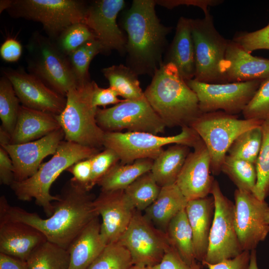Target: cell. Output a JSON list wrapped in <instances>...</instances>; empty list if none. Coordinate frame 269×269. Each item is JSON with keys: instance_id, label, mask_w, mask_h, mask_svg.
Returning <instances> with one entry per match:
<instances>
[{"instance_id": "obj_1", "label": "cell", "mask_w": 269, "mask_h": 269, "mask_svg": "<svg viewBox=\"0 0 269 269\" xmlns=\"http://www.w3.org/2000/svg\"><path fill=\"white\" fill-rule=\"evenodd\" d=\"M53 202L54 210L47 218L9 205L0 198V222L16 221L28 224L40 231L48 241L67 250L74 239L95 217V196L85 187L70 179Z\"/></svg>"}, {"instance_id": "obj_2", "label": "cell", "mask_w": 269, "mask_h": 269, "mask_svg": "<svg viewBox=\"0 0 269 269\" xmlns=\"http://www.w3.org/2000/svg\"><path fill=\"white\" fill-rule=\"evenodd\" d=\"M156 1L134 0L122 17L120 27L127 34V66L138 75L152 77L163 64L167 36L172 27L160 22L156 15Z\"/></svg>"}, {"instance_id": "obj_3", "label": "cell", "mask_w": 269, "mask_h": 269, "mask_svg": "<svg viewBox=\"0 0 269 269\" xmlns=\"http://www.w3.org/2000/svg\"><path fill=\"white\" fill-rule=\"evenodd\" d=\"M166 127H190L202 113L197 97L172 63H163L144 91Z\"/></svg>"}, {"instance_id": "obj_4", "label": "cell", "mask_w": 269, "mask_h": 269, "mask_svg": "<svg viewBox=\"0 0 269 269\" xmlns=\"http://www.w3.org/2000/svg\"><path fill=\"white\" fill-rule=\"evenodd\" d=\"M99 152V149L64 139L51 159L42 163L33 175L21 181H14L10 187L17 199L23 201L34 199L35 204L43 209L47 217H49L54 212L53 202L59 199L58 195L50 194L53 183L72 165L90 158Z\"/></svg>"}, {"instance_id": "obj_5", "label": "cell", "mask_w": 269, "mask_h": 269, "mask_svg": "<svg viewBox=\"0 0 269 269\" xmlns=\"http://www.w3.org/2000/svg\"><path fill=\"white\" fill-rule=\"evenodd\" d=\"M93 81L79 84L66 95L62 112L55 115L64 134V139L100 149L104 146L105 132L96 121L98 108L92 102Z\"/></svg>"}, {"instance_id": "obj_6", "label": "cell", "mask_w": 269, "mask_h": 269, "mask_svg": "<svg viewBox=\"0 0 269 269\" xmlns=\"http://www.w3.org/2000/svg\"><path fill=\"white\" fill-rule=\"evenodd\" d=\"M264 121L240 119L238 115L228 114L222 111L202 113L190 125L205 144L211 159L210 170L218 175L235 139L243 133L261 126Z\"/></svg>"}, {"instance_id": "obj_7", "label": "cell", "mask_w": 269, "mask_h": 269, "mask_svg": "<svg viewBox=\"0 0 269 269\" xmlns=\"http://www.w3.org/2000/svg\"><path fill=\"white\" fill-rule=\"evenodd\" d=\"M26 47L29 72L51 89L66 97L71 88L79 84L68 57L51 39L36 32Z\"/></svg>"}, {"instance_id": "obj_8", "label": "cell", "mask_w": 269, "mask_h": 269, "mask_svg": "<svg viewBox=\"0 0 269 269\" xmlns=\"http://www.w3.org/2000/svg\"><path fill=\"white\" fill-rule=\"evenodd\" d=\"M176 135L161 136L145 132L105 133L103 145L115 151L123 164L144 158L155 159L165 145L181 144L193 147L200 137L190 127L181 128Z\"/></svg>"}, {"instance_id": "obj_9", "label": "cell", "mask_w": 269, "mask_h": 269, "mask_svg": "<svg viewBox=\"0 0 269 269\" xmlns=\"http://www.w3.org/2000/svg\"><path fill=\"white\" fill-rule=\"evenodd\" d=\"M88 4L77 0H14L7 10L12 16L41 23L50 39L83 22Z\"/></svg>"}, {"instance_id": "obj_10", "label": "cell", "mask_w": 269, "mask_h": 269, "mask_svg": "<svg viewBox=\"0 0 269 269\" xmlns=\"http://www.w3.org/2000/svg\"><path fill=\"white\" fill-rule=\"evenodd\" d=\"M190 21L195 62L193 79L206 83H225L220 66L229 40L218 31L210 13L203 18H191Z\"/></svg>"}, {"instance_id": "obj_11", "label": "cell", "mask_w": 269, "mask_h": 269, "mask_svg": "<svg viewBox=\"0 0 269 269\" xmlns=\"http://www.w3.org/2000/svg\"><path fill=\"white\" fill-rule=\"evenodd\" d=\"M96 121L105 132H145L158 134L165 126L143 97L136 100H123L114 106L98 108Z\"/></svg>"}, {"instance_id": "obj_12", "label": "cell", "mask_w": 269, "mask_h": 269, "mask_svg": "<svg viewBox=\"0 0 269 269\" xmlns=\"http://www.w3.org/2000/svg\"><path fill=\"white\" fill-rule=\"evenodd\" d=\"M118 241L129 251L133 265L139 267L157 265L171 247L166 233L137 210Z\"/></svg>"}, {"instance_id": "obj_13", "label": "cell", "mask_w": 269, "mask_h": 269, "mask_svg": "<svg viewBox=\"0 0 269 269\" xmlns=\"http://www.w3.org/2000/svg\"><path fill=\"white\" fill-rule=\"evenodd\" d=\"M211 194L214 200V214L207 253L201 263H217L234 258L243 251L235 226L234 203L223 194L216 180Z\"/></svg>"}, {"instance_id": "obj_14", "label": "cell", "mask_w": 269, "mask_h": 269, "mask_svg": "<svg viewBox=\"0 0 269 269\" xmlns=\"http://www.w3.org/2000/svg\"><path fill=\"white\" fill-rule=\"evenodd\" d=\"M262 81L213 84L191 79L186 82L196 94L202 113L222 111L238 115L252 100Z\"/></svg>"}, {"instance_id": "obj_15", "label": "cell", "mask_w": 269, "mask_h": 269, "mask_svg": "<svg viewBox=\"0 0 269 269\" xmlns=\"http://www.w3.org/2000/svg\"><path fill=\"white\" fill-rule=\"evenodd\" d=\"M125 4L124 0H98L87 5L83 22L93 33L102 54L126 53L127 38L117 20Z\"/></svg>"}, {"instance_id": "obj_16", "label": "cell", "mask_w": 269, "mask_h": 269, "mask_svg": "<svg viewBox=\"0 0 269 269\" xmlns=\"http://www.w3.org/2000/svg\"><path fill=\"white\" fill-rule=\"evenodd\" d=\"M234 222L237 236L244 251L255 250L269 233L265 215L269 209L265 200L253 193L237 189L234 192Z\"/></svg>"}, {"instance_id": "obj_17", "label": "cell", "mask_w": 269, "mask_h": 269, "mask_svg": "<svg viewBox=\"0 0 269 269\" xmlns=\"http://www.w3.org/2000/svg\"><path fill=\"white\" fill-rule=\"evenodd\" d=\"M3 72L22 106L54 115L60 114L64 109L66 97L51 89L35 75L22 70L7 69Z\"/></svg>"}, {"instance_id": "obj_18", "label": "cell", "mask_w": 269, "mask_h": 269, "mask_svg": "<svg viewBox=\"0 0 269 269\" xmlns=\"http://www.w3.org/2000/svg\"><path fill=\"white\" fill-rule=\"evenodd\" d=\"M94 205L102 218L101 233L106 244L118 241L136 210L124 190L101 191Z\"/></svg>"}, {"instance_id": "obj_19", "label": "cell", "mask_w": 269, "mask_h": 269, "mask_svg": "<svg viewBox=\"0 0 269 269\" xmlns=\"http://www.w3.org/2000/svg\"><path fill=\"white\" fill-rule=\"evenodd\" d=\"M64 138V134L60 128L34 141L0 146L6 150L12 161L14 181H21L33 175L44 158L56 152Z\"/></svg>"}, {"instance_id": "obj_20", "label": "cell", "mask_w": 269, "mask_h": 269, "mask_svg": "<svg viewBox=\"0 0 269 269\" xmlns=\"http://www.w3.org/2000/svg\"><path fill=\"white\" fill-rule=\"evenodd\" d=\"M193 148L175 183L188 201L208 196L215 181L210 175V156L201 138Z\"/></svg>"}, {"instance_id": "obj_21", "label": "cell", "mask_w": 269, "mask_h": 269, "mask_svg": "<svg viewBox=\"0 0 269 269\" xmlns=\"http://www.w3.org/2000/svg\"><path fill=\"white\" fill-rule=\"evenodd\" d=\"M220 71L225 83L264 81L269 78V59L253 56L229 40Z\"/></svg>"}, {"instance_id": "obj_22", "label": "cell", "mask_w": 269, "mask_h": 269, "mask_svg": "<svg viewBox=\"0 0 269 269\" xmlns=\"http://www.w3.org/2000/svg\"><path fill=\"white\" fill-rule=\"evenodd\" d=\"M45 236L33 227L20 222H0V253L27 261Z\"/></svg>"}, {"instance_id": "obj_23", "label": "cell", "mask_w": 269, "mask_h": 269, "mask_svg": "<svg viewBox=\"0 0 269 269\" xmlns=\"http://www.w3.org/2000/svg\"><path fill=\"white\" fill-rule=\"evenodd\" d=\"M191 18L181 16L177 23L173 39L167 49L163 63H172L186 81L194 79L195 62Z\"/></svg>"}, {"instance_id": "obj_24", "label": "cell", "mask_w": 269, "mask_h": 269, "mask_svg": "<svg viewBox=\"0 0 269 269\" xmlns=\"http://www.w3.org/2000/svg\"><path fill=\"white\" fill-rule=\"evenodd\" d=\"M215 209L213 197L189 200L185 211L190 225L196 260L201 263L208 250L209 234Z\"/></svg>"}, {"instance_id": "obj_25", "label": "cell", "mask_w": 269, "mask_h": 269, "mask_svg": "<svg viewBox=\"0 0 269 269\" xmlns=\"http://www.w3.org/2000/svg\"><path fill=\"white\" fill-rule=\"evenodd\" d=\"M61 128L55 116L20 106L9 144H20L38 139Z\"/></svg>"}, {"instance_id": "obj_26", "label": "cell", "mask_w": 269, "mask_h": 269, "mask_svg": "<svg viewBox=\"0 0 269 269\" xmlns=\"http://www.w3.org/2000/svg\"><path fill=\"white\" fill-rule=\"evenodd\" d=\"M107 245L101 235L98 216L85 227L68 248V269H88Z\"/></svg>"}, {"instance_id": "obj_27", "label": "cell", "mask_w": 269, "mask_h": 269, "mask_svg": "<svg viewBox=\"0 0 269 269\" xmlns=\"http://www.w3.org/2000/svg\"><path fill=\"white\" fill-rule=\"evenodd\" d=\"M188 200L176 184L161 187L156 200L144 211V216L158 229L166 232L171 220L185 209Z\"/></svg>"}, {"instance_id": "obj_28", "label": "cell", "mask_w": 269, "mask_h": 269, "mask_svg": "<svg viewBox=\"0 0 269 269\" xmlns=\"http://www.w3.org/2000/svg\"><path fill=\"white\" fill-rule=\"evenodd\" d=\"M190 152L189 146L173 144L153 160L150 171L160 187L175 184Z\"/></svg>"}, {"instance_id": "obj_29", "label": "cell", "mask_w": 269, "mask_h": 269, "mask_svg": "<svg viewBox=\"0 0 269 269\" xmlns=\"http://www.w3.org/2000/svg\"><path fill=\"white\" fill-rule=\"evenodd\" d=\"M153 160L140 159L132 163L114 165L98 182L101 191L124 190L142 175L151 171Z\"/></svg>"}, {"instance_id": "obj_30", "label": "cell", "mask_w": 269, "mask_h": 269, "mask_svg": "<svg viewBox=\"0 0 269 269\" xmlns=\"http://www.w3.org/2000/svg\"><path fill=\"white\" fill-rule=\"evenodd\" d=\"M166 234L171 246L188 264L197 262L193 235L185 209L179 212L169 222Z\"/></svg>"}, {"instance_id": "obj_31", "label": "cell", "mask_w": 269, "mask_h": 269, "mask_svg": "<svg viewBox=\"0 0 269 269\" xmlns=\"http://www.w3.org/2000/svg\"><path fill=\"white\" fill-rule=\"evenodd\" d=\"M110 87L125 100H136L144 96L140 87L138 75L123 64L114 65L102 69Z\"/></svg>"}, {"instance_id": "obj_32", "label": "cell", "mask_w": 269, "mask_h": 269, "mask_svg": "<svg viewBox=\"0 0 269 269\" xmlns=\"http://www.w3.org/2000/svg\"><path fill=\"white\" fill-rule=\"evenodd\" d=\"M29 269H68L67 250L46 241L36 248L27 260Z\"/></svg>"}, {"instance_id": "obj_33", "label": "cell", "mask_w": 269, "mask_h": 269, "mask_svg": "<svg viewBox=\"0 0 269 269\" xmlns=\"http://www.w3.org/2000/svg\"><path fill=\"white\" fill-rule=\"evenodd\" d=\"M161 188L149 171L139 177L124 191L135 209L141 212L156 200Z\"/></svg>"}, {"instance_id": "obj_34", "label": "cell", "mask_w": 269, "mask_h": 269, "mask_svg": "<svg viewBox=\"0 0 269 269\" xmlns=\"http://www.w3.org/2000/svg\"><path fill=\"white\" fill-rule=\"evenodd\" d=\"M237 189L253 192L257 179L256 164L227 154L221 167Z\"/></svg>"}, {"instance_id": "obj_35", "label": "cell", "mask_w": 269, "mask_h": 269, "mask_svg": "<svg viewBox=\"0 0 269 269\" xmlns=\"http://www.w3.org/2000/svg\"><path fill=\"white\" fill-rule=\"evenodd\" d=\"M262 137L261 126L249 130L235 139L227 151V155L256 164Z\"/></svg>"}, {"instance_id": "obj_36", "label": "cell", "mask_w": 269, "mask_h": 269, "mask_svg": "<svg viewBox=\"0 0 269 269\" xmlns=\"http://www.w3.org/2000/svg\"><path fill=\"white\" fill-rule=\"evenodd\" d=\"M19 100L10 81L5 76L0 80V119L1 127L11 136L16 123Z\"/></svg>"}, {"instance_id": "obj_37", "label": "cell", "mask_w": 269, "mask_h": 269, "mask_svg": "<svg viewBox=\"0 0 269 269\" xmlns=\"http://www.w3.org/2000/svg\"><path fill=\"white\" fill-rule=\"evenodd\" d=\"M261 148L256 163L257 182L253 193L261 200L269 195V119L263 121Z\"/></svg>"}, {"instance_id": "obj_38", "label": "cell", "mask_w": 269, "mask_h": 269, "mask_svg": "<svg viewBox=\"0 0 269 269\" xmlns=\"http://www.w3.org/2000/svg\"><path fill=\"white\" fill-rule=\"evenodd\" d=\"M133 265L129 251L117 241L107 244L88 269H128Z\"/></svg>"}, {"instance_id": "obj_39", "label": "cell", "mask_w": 269, "mask_h": 269, "mask_svg": "<svg viewBox=\"0 0 269 269\" xmlns=\"http://www.w3.org/2000/svg\"><path fill=\"white\" fill-rule=\"evenodd\" d=\"M102 53L100 43L94 39L86 42L68 56L79 84L91 81L89 73L90 64L96 55Z\"/></svg>"}, {"instance_id": "obj_40", "label": "cell", "mask_w": 269, "mask_h": 269, "mask_svg": "<svg viewBox=\"0 0 269 269\" xmlns=\"http://www.w3.org/2000/svg\"><path fill=\"white\" fill-rule=\"evenodd\" d=\"M96 39L89 28L83 22L72 24L55 39L60 51L67 57L87 41Z\"/></svg>"}, {"instance_id": "obj_41", "label": "cell", "mask_w": 269, "mask_h": 269, "mask_svg": "<svg viewBox=\"0 0 269 269\" xmlns=\"http://www.w3.org/2000/svg\"><path fill=\"white\" fill-rule=\"evenodd\" d=\"M242 113L245 119H269V78L262 81Z\"/></svg>"}, {"instance_id": "obj_42", "label": "cell", "mask_w": 269, "mask_h": 269, "mask_svg": "<svg viewBox=\"0 0 269 269\" xmlns=\"http://www.w3.org/2000/svg\"><path fill=\"white\" fill-rule=\"evenodd\" d=\"M90 158L92 175L88 189L90 191L114 165L120 162V158L115 151L105 148L103 151L99 152Z\"/></svg>"}, {"instance_id": "obj_43", "label": "cell", "mask_w": 269, "mask_h": 269, "mask_svg": "<svg viewBox=\"0 0 269 269\" xmlns=\"http://www.w3.org/2000/svg\"><path fill=\"white\" fill-rule=\"evenodd\" d=\"M232 40L250 53L257 50H269V22L262 28L254 31L238 32Z\"/></svg>"}, {"instance_id": "obj_44", "label": "cell", "mask_w": 269, "mask_h": 269, "mask_svg": "<svg viewBox=\"0 0 269 269\" xmlns=\"http://www.w3.org/2000/svg\"><path fill=\"white\" fill-rule=\"evenodd\" d=\"M153 269H202L197 262L188 264L181 258L172 247L166 252L160 263L152 268Z\"/></svg>"}, {"instance_id": "obj_45", "label": "cell", "mask_w": 269, "mask_h": 269, "mask_svg": "<svg viewBox=\"0 0 269 269\" xmlns=\"http://www.w3.org/2000/svg\"><path fill=\"white\" fill-rule=\"evenodd\" d=\"M73 177L72 181L85 187L88 190L92 175V165L90 158L79 161L67 170Z\"/></svg>"}, {"instance_id": "obj_46", "label": "cell", "mask_w": 269, "mask_h": 269, "mask_svg": "<svg viewBox=\"0 0 269 269\" xmlns=\"http://www.w3.org/2000/svg\"><path fill=\"white\" fill-rule=\"evenodd\" d=\"M251 251H244L236 257L215 264L202 263L208 269H249Z\"/></svg>"}, {"instance_id": "obj_47", "label": "cell", "mask_w": 269, "mask_h": 269, "mask_svg": "<svg viewBox=\"0 0 269 269\" xmlns=\"http://www.w3.org/2000/svg\"><path fill=\"white\" fill-rule=\"evenodd\" d=\"M119 96L118 93L111 87L101 88L93 81L92 102L95 107L116 105L123 101L119 98Z\"/></svg>"}, {"instance_id": "obj_48", "label": "cell", "mask_w": 269, "mask_h": 269, "mask_svg": "<svg viewBox=\"0 0 269 269\" xmlns=\"http://www.w3.org/2000/svg\"><path fill=\"white\" fill-rule=\"evenodd\" d=\"M22 47L19 41L12 37L6 38L0 47L1 58L7 62H15L20 58Z\"/></svg>"}, {"instance_id": "obj_49", "label": "cell", "mask_w": 269, "mask_h": 269, "mask_svg": "<svg viewBox=\"0 0 269 269\" xmlns=\"http://www.w3.org/2000/svg\"><path fill=\"white\" fill-rule=\"evenodd\" d=\"M223 2L221 0H178L156 1V3L168 8H172L180 5H193L200 7L204 15L209 12L208 7L215 6Z\"/></svg>"}, {"instance_id": "obj_50", "label": "cell", "mask_w": 269, "mask_h": 269, "mask_svg": "<svg viewBox=\"0 0 269 269\" xmlns=\"http://www.w3.org/2000/svg\"><path fill=\"white\" fill-rule=\"evenodd\" d=\"M12 161L6 150L0 146V184L10 186L14 181Z\"/></svg>"}, {"instance_id": "obj_51", "label": "cell", "mask_w": 269, "mask_h": 269, "mask_svg": "<svg viewBox=\"0 0 269 269\" xmlns=\"http://www.w3.org/2000/svg\"><path fill=\"white\" fill-rule=\"evenodd\" d=\"M0 269H29L27 262L0 253Z\"/></svg>"}, {"instance_id": "obj_52", "label": "cell", "mask_w": 269, "mask_h": 269, "mask_svg": "<svg viewBox=\"0 0 269 269\" xmlns=\"http://www.w3.org/2000/svg\"><path fill=\"white\" fill-rule=\"evenodd\" d=\"M10 135L1 127H0V145L3 146L10 143Z\"/></svg>"}, {"instance_id": "obj_53", "label": "cell", "mask_w": 269, "mask_h": 269, "mask_svg": "<svg viewBox=\"0 0 269 269\" xmlns=\"http://www.w3.org/2000/svg\"><path fill=\"white\" fill-rule=\"evenodd\" d=\"M249 269H259L257 261L256 251L255 249L251 251Z\"/></svg>"}, {"instance_id": "obj_54", "label": "cell", "mask_w": 269, "mask_h": 269, "mask_svg": "<svg viewBox=\"0 0 269 269\" xmlns=\"http://www.w3.org/2000/svg\"><path fill=\"white\" fill-rule=\"evenodd\" d=\"M12 0H2L0 2V13L4 10H7L10 6Z\"/></svg>"}, {"instance_id": "obj_55", "label": "cell", "mask_w": 269, "mask_h": 269, "mask_svg": "<svg viewBox=\"0 0 269 269\" xmlns=\"http://www.w3.org/2000/svg\"><path fill=\"white\" fill-rule=\"evenodd\" d=\"M128 269H153L152 268L150 267H139L134 265H133Z\"/></svg>"}, {"instance_id": "obj_56", "label": "cell", "mask_w": 269, "mask_h": 269, "mask_svg": "<svg viewBox=\"0 0 269 269\" xmlns=\"http://www.w3.org/2000/svg\"><path fill=\"white\" fill-rule=\"evenodd\" d=\"M265 220L267 223L269 225V209L268 210L265 215Z\"/></svg>"}]
</instances>
